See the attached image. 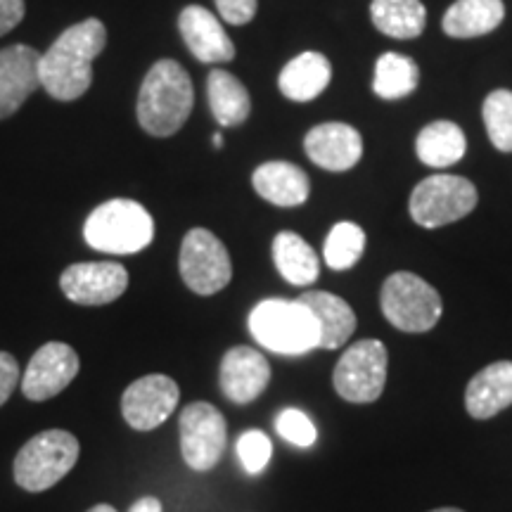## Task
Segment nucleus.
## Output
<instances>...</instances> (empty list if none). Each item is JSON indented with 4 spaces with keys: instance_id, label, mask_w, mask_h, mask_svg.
<instances>
[{
    "instance_id": "obj_28",
    "label": "nucleus",
    "mask_w": 512,
    "mask_h": 512,
    "mask_svg": "<svg viewBox=\"0 0 512 512\" xmlns=\"http://www.w3.org/2000/svg\"><path fill=\"white\" fill-rule=\"evenodd\" d=\"M366 252V230L354 221H339L330 228L323 245V259L332 271H349Z\"/></svg>"
},
{
    "instance_id": "obj_11",
    "label": "nucleus",
    "mask_w": 512,
    "mask_h": 512,
    "mask_svg": "<svg viewBox=\"0 0 512 512\" xmlns=\"http://www.w3.org/2000/svg\"><path fill=\"white\" fill-rule=\"evenodd\" d=\"M304 152L318 169L330 174H347L361 164L366 155V140L347 121H323L304 136Z\"/></svg>"
},
{
    "instance_id": "obj_7",
    "label": "nucleus",
    "mask_w": 512,
    "mask_h": 512,
    "mask_svg": "<svg viewBox=\"0 0 512 512\" xmlns=\"http://www.w3.org/2000/svg\"><path fill=\"white\" fill-rule=\"evenodd\" d=\"M384 318L401 332H430L439 323L444 304L441 294L425 278L411 271L392 273L380 292Z\"/></svg>"
},
{
    "instance_id": "obj_24",
    "label": "nucleus",
    "mask_w": 512,
    "mask_h": 512,
    "mask_svg": "<svg viewBox=\"0 0 512 512\" xmlns=\"http://www.w3.org/2000/svg\"><path fill=\"white\" fill-rule=\"evenodd\" d=\"M370 22L392 41H413L427 29V8L422 0H370Z\"/></svg>"
},
{
    "instance_id": "obj_37",
    "label": "nucleus",
    "mask_w": 512,
    "mask_h": 512,
    "mask_svg": "<svg viewBox=\"0 0 512 512\" xmlns=\"http://www.w3.org/2000/svg\"><path fill=\"white\" fill-rule=\"evenodd\" d=\"M211 143H214L216 150H221V147H223V136H221V133H214V138H211Z\"/></svg>"
},
{
    "instance_id": "obj_30",
    "label": "nucleus",
    "mask_w": 512,
    "mask_h": 512,
    "mask_svg": "<svg viewBox=\"0 0 512 512\" xmlns=\"http://www.w3.org/2000/svg\"><path fill=\"white\" fill-rule=\"evenodd\" d=\"M275 430H278V434L285 441H290V444L299 448H309L316 444L318 439L316 425H313L309 415L297 411V408H285V411L278 415V420H275Z\"/></svg>"
},
{
    "instance_id": "obj_29",
    "label": "nucleus",
    "mask_w": 512,
    "mask_h": 512,
    "mask_svg": "<svg viewBox=\"0 0 512 512\" xmlns=\"http://www.w3.org/2000/svg\"><path fill=\"white\" fill-rule=\"evenodd\" d=\"M484 131L494 150L512 155V91L496 88L482 102Z\"/></svg>"
},
{
    "instance_id": "obj_17",
    "label": "nucleus",
    "mask_w": 512,
    "mask_h": 512,
    "mask_svg": "<svg viewBox=\"0 0 512 512\" xmlns=\"http://www.w3.org/2000/svg\"><path fill=\"white\" fill-rule=\"evenodd\" d=\"M271 382V366L252 347H233L221 361V389L233 403H252Z\"/></svg>"
},
{
    "instance_id": "obj_19",
    "label": "nucleus",
    "mask_w": 512,
    "mask_h": 512,
    "mask_svg": "<svg viewBox=\"0 0 512 512\" xmlns=\"http://www.w3.org/2000/svg\"><path fill=\"white\" fill-rule=\"evenodd\" d=\"M252 185L261 200L283 209L302 207L311 195L309 176L292 162H266L256 166Z\"/></svg>"
},
{
    "instance_id": "obj_4",
    "label": "nucleus",
    "mask_w": 512,
    "mask_h": 512,
    "mask_svg": "<svg viewBox=\"0 0 512 512\" xmlns=\"http://www.w3.org/2000/svg\"><path fill=\"white\" fill-rule=\"evenodd\" d=\"M83 238L98 252L136 254L155 238V221L143 204L133 200H110L88 216Z\"/></svg>"
},
{
    "instance_id": "obj_32",
    "label": "nucleus",
    "mask_w": 512,
    "mask_h": 512,
    "mask_svg": "<svg viewBox=\"0 0 512 512\" xmlns=\"http://www.w3.org/2000/svg\"><path fill=\"white\" fill-rule=\"evenodd\" d=\"M214 3L219 17L226 24H233V27H245L259 10V0H214Z\"/></svg>"
},
{
    "instance_id": "obj_2",
    "label": "nucleus",
    "mask_w": 512,
    "mask_h": 512,
    "mask_svg": "<svg viewBox=\"0 0 512 512\" xmlns=\"http://www.w3.org/2000/svg\"><path fill=\"white\" fill-rule=\"evenodd\" d=\"M195 107V88L176 60H159L145 74L138 93V124L155 138H169L181 131Z\"/></svg>"
},
{
    "instance_id": "obj_34",
    "label": "nucleus",
    "mask_w": 512,
    "mask_h": 512,
    "mask_svg": "<svg viewBox=\"0 0 512 512\" xmlns=\"http://www.w3.org/2000/svg\"><path fill=\"white\" fill-rule=\"evenodd\" d=\"M24 19V0H0V36L17 27Z\"/></svg>"
},
{
    "instance_id": "obj_3",
    "label": "nucleus",
    "mask_w": 512,
    "mask_h": 512,
    "mask_svg": "<svg viewBox=\"0 0 512 512\" xmlns=\"http://www.w3.org/2000/svg\"><path fill=\"white\" fill-rule=\"evenodd\" d=\"M249 332L273 354L302 356L320 347V330L299 299H264L249 313Z\"/></svg>"
},
{
    "instance_id": "obj_22",
    "label": "nucleus",
    "mask_w": 512,
    "mask_h": 512,
    "mask_svg": "<svg viewBox=\"0 0 512 512\" xmlns=\"http://www.w3.org/2000/svg\"><path fill=\"white\" fill-rule=\"evenodd\" d=\"M467 155V136L463 126L451 119H434L415 136V157L430 169H448L463 162Z\"/></svg>"
},
{
    "instance_id": "obj_26",
    "label": "nucleus",
    "mask_w": 512,
    "mask_h": 512,
    "mask_svg": "<svg viewBox=\"0 0 512 512\" xmlns=\"http://www.w3.org/2000/svg\"><path fill=\"white\" fill-rule=\"evenodd\" d=\"M209 110L221 128L242 126L252 114V98L247 86L226 69H214L207 79Z\"/></svg>"
},
{
    "instance_id": "obj_9",
    "label": "nucleus",
    "mask_w": 512,
    "mask_h": 512,
    "mask_svg": "<svg viewBox=\"0 0 512 512\" xmlns=\"http://www.w3.org/2000/svg\"><path fill=\"white\" fill-rule=\"evenodd\" d=\"M183 283L200 297L221 292L233 278V264L223 242L207 228H192L178 256Z\"/></svg>"
},
{
    "instance_id": "obj_35",
    "label": "nucleus",
    "mask_w": 512,
    "mask_h": 512,
    "mask_svg": "<svg viewBox=\"0 0 512 512\" xmlns=\"http://www.w3.org/2000/svg\"><path fill=\"white\" fill-rule=\"evenodd\" d=\"M128 512H164V510H162V503H159V498L145 496V498H138Z\"/></svg>"
},
{
    "instance_id": "obj_16",
    "label": "nucleus",
    "mask_w": 512,
    "mask_h": 512,
    "mask_svg": "<svg viewBox=\"0 0 512 512\" xmlns=\"http://www.w3.org/2000/svg\"><path fill=\"white\" fill-rule=\"evenodd\" d=\"M36 53L29 46H10L0 50V119H8L36 88H41V76H38Z\"/></svg>"
},
{
    "instance_id": "obj_36",
    "label": "nucleus",
    "mask_w": 512,
    "mask_h": 512,
    "mask_svg": "<svg viewBox=\"0 0 512 512\" xmlns=\"http://www.w3.org/2000/svg\"><path fill=\"white\" fill-rule=\"evenodd\" d=\"M88 512H117L112 508V505H107V503H100V505H95V508H91Z\"/></svg>"
},
{
    "instance_id": "obj_12",
    "label": "nucleus",
    "mask_w": 512,
    "mask_h": 512,
    "mask_svg": "<svg viewBox=\"0 0 512 512\" xmlns=\"http://www.w3.org/2000/svg\"><path fill=\"white\" fill-rule=\"evenodd\" d=\"M181 389L166 375H145L121 396V413L133 430L150 432L176 411Z\"/></svg>"
},
{
    "instance_id": "obj_8",
    "label": "nucleus",
    "mask_w": 512,
    "mask_h": 512,
    "mask_svg": "<svg viewBox=\"0 0 512 512\" xmlns=\"http://www.w3.org/2000/svg\"><path fill=\"white\" fill-rule=\"evenodd\" d=\"M387 363V347L380 339L354 342L335 366V392L349 403H373L384 392Z\"/></svg>"
},
{
    "instance_id": "obj_13",
    "label": "nucleus",
    "mask_w": 512,
    "mask_h": 512,
    "mask_svg": "<svg viewBox=\"0 0 512 512\" xmlns=\"http://www.w3.org/2000/svg\"><path fill=\"white\" fill-rule=\"evenodd\" d=\"M60 287L69 302L81 306H105L119 299L128 287V273L114 261L72 264L60 275Z\"/></svg>"
},
{
    "instance_id": "obj_23",
    "label": "nucleus",
    "mask_w": 512,
    "mask_h": 512,
    "mask_svg": "<svg viewBox=\"0 0 512 512\" xmlns=\"http://www.w3.org/2000/svg\"><path fill=\"white\" fill-rule=\"evenodd\" d=\"M320 330V347L339 349L356 330V313L342 297L332 292H306L299 297Z\"/></svg>"
},
{
    "instance_id": "obj_6",
    "label": "nucleus",
    "mask_w": 512,
    "mask_h": 512,
    "mask_svg": "<svg viewBox=\"0 0 512 512\" xmlns=\"http://www.w3.org/2000/svg\"><path fill=\"white\" fill-rule=\"evenodd\" d=\"M479 204V190L470 178L458 174H432L415 185L408 200L411 219L420 228L451 226L470 216Z\"/></svg>"
},
{
    "instance_id": "obj_1",
    "label": "nucleus",
    "mask_w": 512,
    "mask_h": 512,
    "mask_svg": "<svg viewBox=\"0 0 512 512\" xmlns=\"http://www.w3.org/2000/svg\"><path fill=\"white\" fill-rule=\"evenodd\" d=\"M107 46V29L100 19H83L64 29L53 46L41 53V88L60 102L79 100L93 83V60Z\"/></svg>"
},
{
    "instance_id": "obj_31",
    "label": "nucleus",
    "mask_w": 512,
    "mask_h": 512,
    "mask_svg": "<svg viewBox=\"0 0 512 512\" xmlns=\"http://www.w3.org/2000/svg\"><path fill=\"white\" fill-rule=\"evenodd\" d=\"M273 444L261 430H249L238 441V456L240 463L249 475H259L266 470V465L271 463Z\"/></svg>"
},
{
    "instance_id": "obj_21",
    "label": "nucleus",
    "mask_w": 512,
    "mask_h": 512,
    "mask_svg": "<svg viewBox=\"0 0 512 512\" xmlns=\"http://www.w3.org/2000/svg\"><path fill=\"white\" fill-rule=\"evenodd\" d=\"M512 406V361H498L472 377L465 392V408L472 418L489 420Z\"/></svg>"
},
{
    "instance_id": "obj_10",
    "label": "nucleus",
    "mask_w": 512,
    "mask_h": 512,
    "mask_svg": "<svg viewBox=\"0 0 512 512\" xmlns=\"http://www.w3.org/2000/svg\"><path fill=\"white\" fill-rule=\"evenodd\" d=\"M178 430H181L183 460L190 470L209 472L219 465L228 441L226 418L219 408L207 401L190 403L183 408Z\"/></svg>"
},
{
    "instance_id": "obj_38",
    "label": "nucleus",
    "mask_w": 512,
    "mask_h": 512,
    "mask_svg": "<svg viewBox=\"0 0 512 512\" xmlns=\"http://www.w3.org/2000/svg\"><path fill=\"white\" fill-rule=\"evenodd\" d=\"M430 512H463V510H458V508H439V510H430Z\"/></svg>"
},
{
    "instance_id": "obj_33",
    "label": "nucleus",
    "mask_w": 512,
    "mask_h": 512,
    "mask_svg": "<svg viewBox=\"0 0 512 512\" xmlns=\"http://www.w3.org/2000/svg\"><path fill=\"white\" fill-rule=\"evenodd\" d=\"M19 382V366L15 356L8 351H0V406H5Z\"/></svg>"
},
{
    "instance_id": "obj_18",
    "label": "nucleus",
    "mask_w": 512,
    "mask_h": 512,
    "mask_svg": "<svg viewBox=\"0 0 512 512\" xmlns=\"http://www.w3.org/2000/svg\"><path fill=\"white\" fill-rule=\"evenodd\" d=\"M505 15L503 0H453L441 17V31L453 41H472L494 34Z\"/></svg>"
},
{
    "instance_id": "obj_5",
    "label": "nucleus",
    "mask_w": 512,
    "mask_h": 512,
    "mask_svg": "<svg viewBox=\"0 0 512 512\" xmlns=\"http://www.w3.org/2000/svg\"><path fill=\"white\" fill-rule=\"evenodd\" d=\"M79 439L67 430H48L31 437L15 458V482L24 491L41 494L62 482L79 460Z\"/></svg>"
},
{
    "instance_id": "obj_14",
    "label": "nucleus",
    "mask_w": 512,
    "mask_h": 512,
    "mask_svg": "<svg viewBox=\"0 0 512 512\" xmlns=\"http://www.w3.org/2000/svg\"><path fill=\"white\" fill-rule=\"evenodd\" d=\"M79 354L64 342H48L31 356L22 377V394L29 401H48L64 392L79 375Z\"/></svg>"
},
{
    "instance_id": "obj_25",
    "label": "nucleus",
    "mask_w": 512,
    "mask_h": 512,
    "mask_svg": "<svg viewBox=\"0 0 512 512\" xmlns=\"http://www.w3.org/2000/svg\"><path fill=\"white\" fill-rule=\"evenodd\" d=\"M370 88L375 98L384 102L411 98L420 88V64L411 55L387 50L375 60Z\"/></svg>"
},
{
    "instance_id": "obj_20",
    "label": "nucleus",
    "mask_w": 512,
    "mask_h": 512,
    "mask_svg": "<svg viewBox=\"0 0 512 512\" xmlns=\"http://www.w3.org/2000/svg\"><path fill=\"white\" fill-rule=\"evenodd\" d=\"M332 81V62L328 55L318 50L294 55L290 62L280 69L278 88L287 100L311 102L328 91Z\"/></svg>"
},
{
    "instance_id": "obj_27",
    "label": "nucleus",
    "mask_w": 512,
    "mask_h": 512,
    "mask_svg": "<svg viewBox=\"0 0 512 512\" xmlns=\"http://www.w3.org/2000/svg\"><path fill=\"white\" fill-rule=\"evenodd\" d=\"M273 261L290 285H313L320 275V259L302 235L283 230L273 238Z\"/></svg>"
},
{
    "instance_id": "obj_15",
    "label": "nucleus",
    "mask_w": 512,
    "mask_h": 512,
    "mask_svg": "<svg viewBox=\"0 0 512 512\" xmlns=\"http://www.w3.org/2000/svg\"><path fill=\"white\" fill-rule=\"evenodd\" d=\"M178 29L185 46L204 64H223L235 60V46L226 34L221 17L202 5H188L178 17Z\"/></svg>"
}]
</instances>
